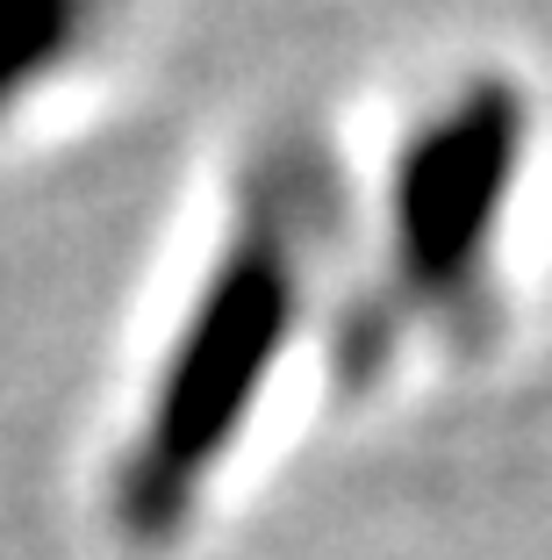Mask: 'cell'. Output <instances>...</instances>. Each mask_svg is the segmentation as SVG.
Masks as SVG:
<instances>
[{
    "label": "cell",
    "instance_id": "cell-3",
    "mask_svg": "<svg viewBox=\"0 0 552 560\" xmlns=\"http://www.w3.org/2000/svg\"><path fill=\"white\" fill-rule=\"evenodd\" d=\"M108 30L115 0H0V130L80 80Z\"/></svg>",
    "mask_w": 552,
    "mask_h": 560
},
{
    "label": "cell",
    "instance_id": "cell-1",
    "mask_svg": "<svg viewBox=\"0 0 552 560\" xmlns=\"http://www.w3.org/2000/svg\"><path fill=\"white\" fill-rule=\"evenodd\" d=\"M330 237V173L309 144L266 151L237 180L209 259L195 266L122 431L108 445V532L130 553H165L195 532L237 445L266 417L316 316Z\"/></svg>",
    "mask_w": 552,
    "mask_h": 560
},
{
    "label": "cell",
    "instance_id": "cell-2",
    "mask_svg": "<svg viewBox=\"0 0 552 560\" xmlns=\"http://www.w3.org/2000/svg\"><path fill=\"white\" fill-rule=\"evenodd\" d=\"M531 108L517 80L481 72L402 130L380 195V324H459L488 302Z\"/></svg>",
    "mask_w": 552,
    "mask_h": 560
}]
</instances>
